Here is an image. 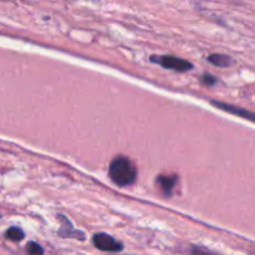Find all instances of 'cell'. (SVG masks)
Returning <instances> with one entry per match:
<instances>
[{
  "label": "cell",
  "mask_w": 255,
  "mask_h": 255,
  "mask_svg": "<svg viewBox=\"0 0 255 255\" xmlns=\"http://www.w3.org/2000/svg\"><path fill=\"white\" fill-rule=\"evenodd\" d=\"M26 254L28 255H44V249L40 244L35 242H29L26 244Z\"/></svg>",
  "instance_id": "9"
},
{
  "label": "cell",
  "mask_w": 255,
  "mask_h": 255,
  "mask_svg": "<svg viewBox=\"0 0 255 255\" xmlns=\"http://www.w3.org/2000/svg\"><path fill=\"white\" fill-rule=\"evenodd\" d=\"M24 237H25V234H24L23 229H20L19 227H11L5 232V238L11 240V242H21L24 239Z\"/></svg>",
  "instance_id": "8"
},
{
  "label": "cell",
  "mask_w": 255,
  "mask_h": 255,
  "mask_svg": "<svg viewBox=\"0 0 255 255\" xmlns=\"http://www.w3.org/2000/svg\"><path fill=\"white\" fill-rule=\"evenodd\" d=\"M202 82H203V84L207 85V87H213L214 84H217L218 80H217V78L214 77V75L204 74L202 77Z\"/></svg>",
  "instance_id": "11"
},
{
  "label": "cell",
  "mask_w": 255,
  "mask_h": 255,
  "mask_svg": "<svg viewBox=\"0 0 255 255\" xmlns=\"http://www.w3.org/2000/svg\"><path fill=\"white\" fill-rule=\"evenodd\" d=\"M0 217H1V215H0Z\"/></svg>",
  "instance_id": "12"
},
{
  "label": "cell",
  "mask_w": 255,
  "mask_h": 255,
  "mask_svg": "<svg viewBox=\"0 0 255 255\" xmlns=\"http://www.w3.org/2000/svg\"><path fill=\"white\" fill-rule=\"evenodd\" d=\"M59 220H60L61 225L60 229H59L58 234L63 238H75V239L84 240L85 235L83 234V232H79V230H75L74 227L72 225V223L64 217V215H59Z\"/></svg>",
  "instance_id": "5"
},
{
  "label": "cell",
  "mask_w": 255,
  "mask_h": 255,
  "mask_svg": "<svg viewBox=\"0 0 255 255\" xmlns=\"http://www.w3.org/2000/svg\"><path fill=\"white\" fill-rule=\"evenodd\" d=\"M190 255H220L219 253H215L213 250L208 249L205 247H197L193 245L190 249Z\"/></svg>",
  "instance_id": "10"
},
{
  "label": "cell",
  "mask_w": 255,
  "mask_h": 255,
  "mask_svg": "<svg viewBox=\"0 0 255 255\" xmlns=\"http://www.w3.org/2000/svg\"><path fill=\"white\" fill-rule=\"evenodd\" d=\"M212 104L214 105L215 108H218V109L223 110V112L230 113V114H233V115H238V117L243 118V119H247V120H249V122L255 123V113L250 112V110L244 109V108L237 107V105L228 104V103L217 102V100H213Z\"/></svg>",
  "instance_id": "4"
},
{
  "label": "cell",
  "mask_w": 255,
  "mask_h": 255,
  "mask_svg": "<svg viewBox=\"0 0 255 255\" xmlns=\"http://www.w3.org/2000/svg\"><path fill=\"white\" fill-rule=\"evenodd\" d=\"M93 244L97 249L103 250V252L119 253L124 249V245L119 240L114 239L112 235L105 234V233H97L93 235Z\"/></svg>",
  "instance_id": "3"
},
{
  "label": "cell",
  "mask_w": 255,
  "mask_h": 255,
  "mask_svg": "<svg viewBox=\"0 0 255 255\" xmlns=\"http://www.w3.org/2000/svg\"><path fill=\"white\" fill-rule=\"evenodd\" d=\"M109 178L119 186H129L138 178V171L133 161L128 156L118 155L110 161Z\"/></svg>",
  "instance_id": "1"
},
{
  "label": "cell",
  "mask_w": 255,
  "mask_h": 255,
  "mask_svg": "<svg viewBox=\"0 0 255 255\" xmlns=\"http://www.w3.org/2000/svg\"><path fill=\"white\" fill-rule=\"evenodd\" d=\"M155 183L165 197H170L173 194L174 189H175L176 183H178V176L164 175V174H161V175L156 176Z\"/></svg>",
  "instance_id": "6"
},
{
  "label": "cell",
  "mask_w": 255,
  "mask_h": 255,
  "mask_svg": "<svg viewBox=\"0 0 255 255\" xmlns=\"http://www.w3.org/2000/svg\"><path fill=\"white\" fill-rule=\"evenodd\" d=\"M208 61L219 68H228L233 64L232 58L229 55H225V54H212V55L208 56Z\"/></svg>",
  "instance_id": "7"
},
{
  "label": "cell",
  "mask_w": 255,
  "mask_h": 255,
  "mask_svg": "<svg viewBox=\"0 0 255 255\" xmlns=\"http://www.w3.org/2000/svg\"><path fill=\"white\" fill-rule=\"evenodd\" d=\"M150 60L154 61V63L159 64L160 67L165 68V69L174 70V72L184 73L193 69V64H191L190 61L185 60V59L183 58H178V56H174V55H159V56L153 55Z\"/></svg>",
  "instance_id": "2"
}]
</instances>
